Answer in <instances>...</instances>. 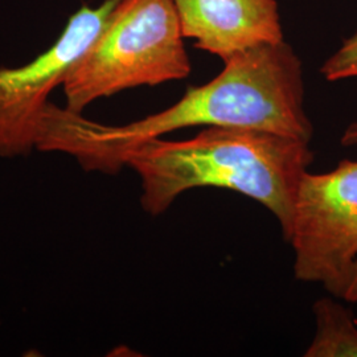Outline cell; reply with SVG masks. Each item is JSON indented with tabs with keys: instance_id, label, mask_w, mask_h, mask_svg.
I'll list each match as a JSON object with an SVG mask.
<instances>
[{
	"instance_id": "obj_1",
	"label": "cell",
	"mask_w": 357,
	"mask_h": 357,
	"mask_svg": "<svg viewBox=\"0 0 357 357\" xmlns=\"http://www.w3.org/2000/svg\"><path fill=\"white\" fill-rule=\"evenodd\" d=\"M212 81L188 88L163 112L123 126L102 125L50 103L38 151L76 159L86 172L115 175L131 149L188 128H250L311 142L302 63L284 41L240 52Z\"/></svg>"
},
{
	"instance_id": "obj_2",
	"label": "cell",
	"mask_w": 357,
	"mask_h": 357,
	"mask_svg": "<svg viewBox=\"0 0 357 357\" xmlns=\"http://www.w3.org/2000/svg\"><path fill=\"white\" fill-rule=\"evenodd\" d=\"M314 162L310 142L250 128H204L187 141L156 138L125 153L141 178L143 211L156 217L195 188L237 192L268 209L289 241L301 178Z\"/></svg>"
},
{
	"instance_id": "obj_3",
	"label": "cell",
	"mask_w": 357,
	"mask_h": 357,
	"mask_svg": "<svg viewBox=\"0 0 357 357\" xmlns=\"http://www.w3.org/2000/svg\"><path fill=\"white\" fill-rule=\"evenodd\" d=\"M172 0H119L65 79L66 109L82 114L123 90L187 78L191 61Z\"/></svg>"
},
{
	"instance_id": "obj_4",
	"label": "cell",
	"mask_w": 357,
	"mask_h": 357,
	"mask_svg": "<svg viewBox=\"0 0 357 357\" xmlns=\"http://www.w3.org/2000/svg\"><path fill=\"white\" fill-rule=\"evenodd\" d=\"M289 243L295 278L320 283L335 298L357 261V160L302 176Z\"/></svg>"
},
{
	"instance_id": "obj_5",
	"label": "cell",
	"mask_w": 357,
	"mask_h": 357,
	"mask_svg": "<svg viewBox=\"0 0 357 357\" xmlns=\"http://www.w3.org/2000/svg\"><path fill=\"white\" fill-rule=\"evenodd\" d=\"M119 0L82 6L47 51L28 64L0 68V158L38 150V134L52 91L64 85L75 65L101 35Z\"/></svg>"
},
{
	"instance_id": "obj_6",
	"label": "cell",
	"mask_w": 357,
	"mask_h": 357,
	"mask_svg": "<svg viewBox=\"0 0 357 357\" xmlns=\"http://www.w3.org/2000/svg\"><path fill=\"white\" fill-rule=\"evenodd\" d=\"M184 38L227 61L240 52L283 41L275 0H172Z\"/></svg>"
},
{
	"instance_id": "obj_7",
	"label": "cell",
	"mask_w": 357,
	"mask_h": 357,
	"mask_svg": "<svg viewBox=\"0 0 357 357\" xmlns=\"http://www.w3.org/2000/svg\"><path fill=\"white\" fill-rule=\"evenodd\" d=\"M315 336L306 357H357V323L352 312L332 298L314 305Z\"/></svg>"
},
{
	"instance_id": "obj_8",
	"label": "cell",
	"mask_w": 357,
	"mask_h": 357,
	"mask_svg": "<svg viewBox=\"0 0 357 357\" xmlns=\"http://www.w3.org/2000/svg\"><path fill=\"white\" fill-rule=\"evenodd\" d=\"M320 73L327 81H342L357 77V33L347 38L342 47L330 56Z\"/></svg>"
},
{
	"instance_id": "obj_9",
	"label": "cell",
	"mask_w": 357,
	"mask_h": 357,
	"mask_svg": "<svg viewBox=\"0 0 357 357\" xmlns=\"http://www.w3.org/2000/svg\"><path fill=\"white\" fill-rule=\"evenodd\" d=\"M339 299H343L345 302L349 303H356L357 302V261L348 270L345 274L344 280L342 282L336 296Z\"/></svg>"
},
{
	"instance_id": "obj_10",
	"label": "cell",
	"mask_w": 357,
	"mask_h": 357,
	"mask_svg": "<svg viewBox=\"0 0 357 357\" xmlns=\"http://www.w3.org/2000/svg\"><path fill=\"white\" fill-rule=\"evenodd\" d=\"M340 143L344 147H354L357 146V121L348 125L340 138Z\"/></svg>"
}]
</instances>
